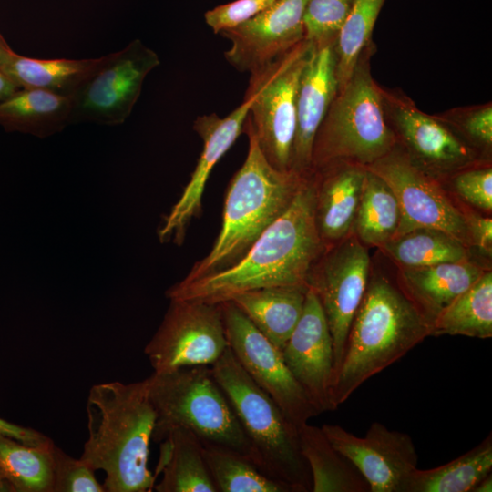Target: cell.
<instances>
[{
  "label": "cell",
  "instance_id": "obj_1",
  "mask_svg": "<svg viewBox=\"0 0 492 492\" xmlns=\"http://www.w3.org/2000/svg\"><path fill=\"white\" fill-rule=\"evenodd\" d=\"M313 171L305 177L285 211L231 267L166 291L169 300L211 303L265 287L308 286L313 266L325 249L315 223ZM309 287V286H308Z\"/></svg>",
  "mask_w": 492,
  "mask_h": 492
},
{
  "label": "cell",
  "instance_id": "obj_2",
  "mask_svg": "<svg viewBox=\"0 0 492 492\" xmlns=\"http://www.w3.org/2000/svg\"><path fill=\"white\" fill-rule=\"evenodd\" d=\"M86 407L88 436L79 458L105 473V492L151 491L156 476L148 459L156 412L146 380L94 384Z\"/></svg>",
  "mask_w": 492,
  "mask_h": 492
},
{
  "label": "cell",
  "instance_id": "obj_3",
  "mask_svg": "<svg viewBox=\"0 0 492 492\" xmlns=\"http://www.w3.org/2000/svg\"><path fill=\"white\" fill-rule=\"evenodd\" d=\"M428 336L430 323L398 283L382 275L369 278L332 382L333 407Z\"/></svg>",
  "mask_w": 492,
  "mask_h": 492
},
{
  "label": "cell",
  "instance_id": "obj_4",
  "mask_svg": "<svg viewBox=\"0 0 492 492\" xmlns=\"http://www.w3.org/2000/svg\"><path fill=\"white\" fill-rule=\"evenodd\" d=\"M243 132L249 139L248 153L227 187L220 232L209 253L194 263L182 279L184 282L220 272L237 263L285 211L309 175L272 166L258 145L248 116Z\"/></svg>",
  "mask_w": 492,
  "mask_h": 492
},
{
  "label": "cell",
  "instance_id": "obj_5",
  "mask_svg": "<svg viewBox=\"0 0 492 492\" xmlns=\"http://www.w3.org/2000/svg\"><path fill=\"white\" fill-rule=\"evenodd\" d=\"M210 368L251 444L256 466L293 492L312 491V476L301 452L298 427L247 374L230 347Z\"/></svg>",
  "mask_w": 492,
  "mask_h": 492
},
{
  "label": "cell",
  "instance_id": "obj_6",
  "mask_svg": "<svg viewBox=\"0 0 492 492\" xmlns=\"http://www.w3.org/2000/svg\"><path fill=\"white\" fill-rule=\"evenodd\" d=\"M145 380L156 412L155 442H162L170 429L182 427L203 445L231 450L255 465L251 444L209 365L153 373Z\"/></svg>",
  "mask_w": 492,
  "mask_h": 492
},
{
  "label": "cell",
  "instance_id": "obj_7",
  "mask_svg": "<svg viewBox=\"0 0 492 492\" xmlns=\"http://www.w3.org/2000/svg\"><path fill=\"white\" fill-rule=\"evenodd\" d=\"M372 42L361 54L346 84L338 89L313 147L312 169L332 162L364 168L397 144L384 108L381 86L372 77Z\"/></svg>",
  "mask_w": 492,
  "mask_h": 492
},
{
  "label": "cell",
  "instance_id": "obj_8",
  "mask_svg": "<svg viewBox=\"0 0 492 492\" xmlns=\"http://www.w3.org/2000/svg\"><path fill=\"white\" fill-rule=\"evenodd\" d=\"M311 43L303 39L288 52L251 72L245 96L248 118L258 145L275 169H291L299 82Z\"/></svg>",
  "mask_w": 492,
  "mask_h": 492
},
{
  "label": "cell",
  "instance_id": "obj_9",
  "mask_svg": "<svg viewBox=\"0 0 492 492\" xmlns=\"http://www.w3.org/2000/svg\"><path fill=\"white\" fill-rule=\"evenodd\" d=\"M159 63L158 54L139 39L100 56L97 65L70 97V124L124 123L141 94L146 77Z\"/></svg>",
  "mask_w": 492,
  "mask_h": 492
},
{
  "label": "cell",
  "instance_id": "obj_10",
  "mask_svg": "<svg viewBox=\"0 0 492 492\" xmlns=\"http://www.w3.org/2000/svg\"><path fill=\"white\" fill-rule=\"evenodd\" d=\"M169 301L160 325L144 348L154 373L211 365L229 347L220 303Z\"/></svg>",
  "mask_w": 492,
  "mask_h": 492
},
{
  "label": "cell",
  "instance_id": "obj_11",
  "mask_svg": "<svg viewBox=\"0 0 492 492\" xmlns=\"http://www.w3.org/2000/svg\"><path fill=\"white\" fill-rule=\"evenodd\" d=\"M229 347L252 381L294 425L320 414L288 369L282 351L231 302H220Z\"/></svg>",
  "mask_w": 492,
  "mask_h": 492
},
{
  "label": "cell",
  "instance_id": "obj_12",
  "mask_svg": "<svg viewBox=\"0 0 492 492\" xmlns=\"http://www.w3.org/2000/svg\"><path fill=\"white\" fill-rule=\"evenodd\" d=\"M369 266L370 258L363 242L351 237L326 247L309 275L308 286L321 303L333 339V379L342 362L353 319L367 288Z\"/></svg>",
  "mask_w": 492,
  "mask_h": 492
},
{
  "label": "cell",
  "instance_id": "obj_13",
  "mask_svg": "<svg viewBox=\"0 0 492 492\" xmlns=\"http://www.w3.org/2000/svg\"><path fill=\"white\" fill-rule=\"evenodd\" d=\"M366 169L379 176L396 197L400 221L395 237L417 228H433L466 245L469 241L466 218L430 175L415 165L397 144Z\"/></svg>",
  "mask_w": 492,
  "mask_h": 492
},
{
  "label": "cell",
  "instance_id": "obj_14",
  "mask_svg": "<svg viewBox=\"0 0 492 492\" xmlns=\"http://www.w3.org/2000/svg\"><path fill=\"white\" fill-rule=\"evenodd\" d=\"M387 122L418 168L430 173L460 170L476 160L473 149L437 116L421 111L400 91L381 87Z\"/></svg>",
  "mask_w": 492,
  "mask_h": 492
},
{
  "label": "cell",
  "instance_id": "obj_15",
  "mask_svg": "<svg viewBox=\"0 0 492 492\" xmlns=\"http://www.w3.org/2000/svg\"><path fill=\"white\" fill-rule=\"evenodd\" d=\"M323 432L333 446L349 459L370 487V492H403L417 468L418 456L411 436L379 422L357 436L338 425L324 424Z\"/></svg>",
  "mask_w": 492,
  "mask_h": 492
},
{
  "label": "cell",
  "instance_id": "obj_16",
  "mask_svg": "<svg viewBox=\"0 0 492 492\" xmlns=\"http://www.w3.org/2000/svg\"><path fill=\"white\" fill-rule=\"evenodd\" d=\"M250 105L251 99L244 97L242 103L225 118L211 113L194 120L193 129L202 139L203 149L190 181L158 230L160 242L181 245L190 221L201 215L207 181L215 165L243 133Z\"/></svg>",
  "mask_w": 492,
  "mask_h": 492
},
{
  "label": "cell",
  "instance_id": "obj_17",
  "mask_svg": "<svg viewBox=\"0 0 492 492\" xmlns=\"http://www.w3.org/2000/svg\"><path fill=\"white\" fill-rule=\"evenodd\" d=\"M309 0H275L249 21L222 31L231 42L227 62L252 72L288 52L304 38L303 14Z\"/></svg>",
  "mask_w": 492,
  "mask_h": 492
},
{
  "label": "cell",
  "instance_id": "obj_18",
  "mask_svg": "<svg viewBox=\"0 0 492 492\" xmlns=\"http://www.w3.org/2000/svg\"><path fill=\"white\" fill-rule=\"evenodd\" d=\"M282 354L318 413L335 410L331 399L333 339L321 303L311 288L302 316L282 349Z\"/></svg>",
  "mask_w": 492,
  "mask_h": 492
},
{
  "label": "cell",
  "instance_id": "obj_19",
  "mask_svg": "<svg viewBox=\"0 0 492 492\" xmlns=\"http://www.w3.org/2000/svg\"><path fill=\"white\" fill-rule=\"evenodd\" d=\"M311 43V42H310ZM334 41L311 43L296 100V128L291 169L310 174L317 131L338 91Z\"/></svg>",
  "mask_w": 492,
  "mask_h": 492
},
{
  "label": "cell",
  "instance_id": "obj_20",
  "mask_svg": "<svg viewBox=\"0 0 492 492\" xmlns=\"http://www.w3.org/2000/svg\"><path fill=\"white\" fill-rule=\"evenodd\" d=\"M313 171L315 223L326 248L344 239L354 222L365 168L339 161Z\"/></svg>",
  "mask_w": 492,
  "mask_h": 492
},
{
  "label": "cell",
  "instance_id": "obj_21",
  "mask_svg": "<svg viewBox=\"0 0 492 492\" xmlns=\"http://www.w3.org/2000/svg\"><path fill=\"white\" fill-rule=\"evenodd\" d=\"M483 272L480 267L466 260L405 268L399 285L432 326L436 316Z\"/></svg>",
  "mask_w": 492,
  "mask_h": 492
},
{
  "label": "cell",
  "instance_id": "obj_22",
  "mask_svg": "<svg viewBox=\"0 0 492 492\" xmlns=\"http://www.w3.org/2000/svg\"><path fill=\"white\" fill-rule=\"evenodd\" d=\"M308 286H274L234 294L231 301L281 351L299 322Z\"/></svg>",
  "mask_w": 492,
  "mask_h": 492
},
{
  "label": "cell",
  "instance_id": "obj_23",
  "mask_svg": "<svg viewBox=\"0 0 492 492\" xmlns=\"http://www.w3.org/2000/svg\"><path fill=\"white\" fill-rule=\"evenodd\" d=\"M70 112L69 97L19 88L0 102V125L7 131L46 138L70 124Z\"/></svg>",
  "mask_w": 492,
  "mask_h": 492
},
{
  "label": "cell",
  "instance_id": "obj_24",
  "mask_svg": "<svg viewBox=\"0 0 492 492\" xmlns=\"http://www.w3.org/2000/svg\"><path fill=\"white\" fill-rule=\"evenodd\" d=\"M157 492H218L208 470L202 443L190 431L174 427L162 441Z\"/></svg>",
  "mask_w": 492,
  "mask_h": 492
},
{
  "label": "cell",
  "instance_id": "obj_25",
  "mask_svg": "<svg viewBox=\"0 0 492 492\" xmlns=\"http://www.w3.org/2000/svg\"><path fill=\"white\" fill-rule=\"evenodd\" d=\"M298 435L313 492H370L365 478L333 446L321 427L305 423L298 427Z\"/></svg>",
  "mask_w": 492,
  "mask_h": 492
},
{
  "label": "cell",
  "instance_id": "obj_26",
  "mask_svg": "<svg viewBox=\"0 0 492 492\" xmlns=\"http://www.w3.org/2000/svg\"><path fill=\"white\" fill-rule=\"evenodd\" d=\"M99 58L38 59L15 52L0 72L19 88L42 89L70 97Z\"/></svg>",
  "mask_w": 492,
  "mask_h": 492
},
{
  "label": "cell",
  "instance_id": "obj_27",
  "mask_svg": "<svg viewBox=\"0 0 492 492\" xmlns=\"http://www.w3.org/2000/svg\"><path fill=\"white\" fill-rule=\"evenodd\" d=\"M492 470V435L472 449L435 468H416L405 482L403 492H472Z\"/></svg>",
  "mask_w": 492,
  "mask_h": 492
},
{
  "label": "cell",
  "instance_id": "obj_28",
  "mask_svg": "<svg viewBox=\"0 0 492 492\" xmlns=\"http://www.w3.org/2000/svg\"><path fill=\"white\" fill-rule=\"evenodd\" d=\"M492 336V273L484 272L466 292L456 297L434 320L431 336Z\"/></svg>",
  "mask_w": 492,
  "mask_h": 492
},
{
  "label": "cell",
  "instance_id": "obj_29",
  "mask_svg": "<svg viewBox=\"0 0 492 492\" xmlns=\"http://www.w3.org/2000/svg\"><path fill=\"white\" fill-rule=\"evenodd\" d=\"M54 445H28L0 432V473L11 491L52 492Z\"/></svg>",
  "mask_w": 492,
  "mask_h": 492
},
{
  "label": "cell",
  "instance_id": "obj_30",
  "mask_svg": "<svg viewBox=\"0 0 492 492\" xmlns=\"http://www.w3.org/2000/svg\"><path fill=\"white\" fill-rule=\"evenodd\" d=\"M399 221L400 209L394 192L379 176L365 168L354 222L359 240L383 247L396 234Z\"/></svg>",
  "mask_w": 492,
  "mask_h": 492
},
{
  "label": "cell",
  "instance_id": "obj_31",
  "mask_svg": "<svg viewBox=\"0 0 492 492\" xmlns=\"http://www.w3.org/2000/svg\"><path fill=\"white\" fill-rule=\"evenodd\" d=\"M466 244L452 235L433 228H417L396 236L383 248L406 268L466 261Z\"/></svg>",
  "mask_w": 492,
  "mask_h": 492
},
{
  "label": "cell",
  "instance_id": "obj_32",
  "mask_svg": "<svg viewBox=\"0 0 492 492\" xmlns=\"http://www.w3.org/2000/svg\"><path fill=\"white\" fill-rule=\"evenodd\" d=\"M202 453L218 492H293L235 452L202 444Z\"/></svg>",
  "mask_w": 492,
  "mask_h": 492
},
{
  "label": "cell",
  "instance_id": "obj_33",
  "mask_svg": "<svg viewBox=\"0 0 492 492\" xmlns=\"http://www.w3.org/2000/svg\"><path fill=\"white\" fill-rule=\"evenodd\" d=\"M385 0H353L334 43L338 89L351 77L371 36Z\"/></svg>",
  "mask_w": 492,
  "mask_h": 492
},
{
  "label": "cell",
  "instance_id": "obj_34",
  "mask_svg": "<svg viewBox=\"0 0 492 492\" xmlns=\"http://www.w3.org/2000/svg\"><path fill=\"white\" fill-rule=\"evenodd\" d=\"M353 0H309L303 14L304 38L320 44L334 41Z\"/></svg>",
  "mask_w": 492,
  "mask_h": 492
},
{
  "label": "cell",
  "instance_id": "obj_35",
  "mask_svg": "<svg viewBox=\"0 0 492 492\" xmlns=\"http://www.w3.org/2000/svg\"><path fill=\"white\" fill-rule=\"evenodd\" d=\"M95 471L80 458L67 455L56 445L52 448V492H105Z\"/></svg>",
  "mask_w": 492,
  "mask_h": 492
},
{
  "label": "cell",
  "instance_id": "obj_36",
  "mask_svg": "<svg viewBox=\"0 0 492 492\" xmlns=\"http://www.w3.org/2000/svg\"><path fill=\"white\" fill-rule=\"evenodd\" d=\"M455 131L459 130L474 143L490 148L492 144V106L491 103L457 108L441 115H436Z\"/></svg>",
  "mask_w": 492,
  "mask_h": 492
},
{
  "label": "cell",
  "instance_id": "obj_37",
  "mask_svg": "<svg viewBox=\"0 0 492 492\" xmlns=\"http://www.w3.org/2000/svg\"><path fill=\"white\" fill-rule=\"evenodd\" d=\"M275 0H235L208 10L204 14L206 24L213 33L234 28L271 6Z\"/></svg>",
  "mask_w": 492,
  "mask_h": 492
},
{
  "label": "cell",
  "instance_id": "obj_38",
  "mask_svg": "<svg viewBox=\"0 0 492 492\" xmlns=\"http://www.w3.org/2000/svg\"><path fill=\"white\" fill-rule=\"evenodd\" d=\"M454 186L457 193L470 204L485 210H491V167L461 170L454 179Z\"/></svg>",
  "mask_w": 492,
  "mask_h": 492
},
{
  "label": "cell",
  "instance_id": "obj_39",
  "mask_svg": "<svg viewBox=\"0 0 492 492\" xmlns=\"http://www.w3.org/2000/svg\"><path fill=\"white\" fill-rule=\"evenodd\" d=\"M466 218V217H465ZM469 241L487 254L492 251V220L477 214L466 218Z\"/></svg>",
  "mask_w": 492,
  "mask_h": 492
},
{
  "label": "cell",
  "instance_id": "obj_40",
  "mask_svg": "<svg viewBox=\"0 0 492 492\" xmlns=\"http://www.w3.org/2000/svg\"><path fill=\"white\" fill-rule=\"evenodd\" d=\"M0 432L28 445H39L50 440L48 436L36 429L18 425L2 418H0Z\"/></svg>",
  "mask_w": 492,
  "mask_h": 492
},
{
  "label": "cell",
  "instance_id": "obj_41",
  "mask_svg": "<svg viewBox=\"0 0 492 492\" xmlns=\"http://www.w3.org/2000/svg\"><path fill=\"white\" fill-rule=\"evenodd\" d=\"M17 89H19V87L11 79L0 72V102Z\"/></svg>",
  "mask_w": 492,
  "mask_h": 492
},
{
  "label": "cell",
  "instance_id": "obj_42",
  "mask_svg": "<svg viewBox=\"0 0 492 492\" xmlns=\"http://www.w3.org/2000/svg\"><path fill=\"white\" fill-rule=\"evenodd\" d=\"M14 54L15 52L0 33V70Z\"/></svg>",
  "mask_w": 492,
  "mask_h": 492
},
{
  "label": "cell",
  "instance_id": "obj_43",
  "mask_svg": "<svg viewBox=\"0 0 492 492\" xmlns=\"http://www.w3.org/2000/svg\"><path fill=\"white\" fill-rule=\"evenodd\" d=\"M492 491V475L489 473L482 478L473 488L472 492H491Z\"/></svg>",
  "mask_w": 492,
  "mask_h": 492
},
{
  "label": "cell",
  "instance_id": "obj_44",
  "mask_svg": "<svg viewBox=\"0 0 492 492\" xmlns=\"http://www.w3.org/2000/svg\"><path fill=\"white\" fill-rule=\"evenodd\" d=\"M5 491H11V488L0 473V492H5Z\"/></svg>",
  "mask_w": 492,
  "mask_h": 492
}]
</instances>
